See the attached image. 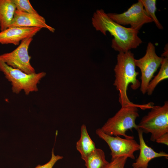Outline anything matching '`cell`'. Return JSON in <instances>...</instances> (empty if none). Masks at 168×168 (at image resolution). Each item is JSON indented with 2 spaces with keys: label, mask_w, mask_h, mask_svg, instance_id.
I'll use <instances>...</instances> for the list:
<instances>
[{
  "label": "cell",
  "mask_w": 168,
  "mask_h": 168,
  "mask_svg": "<svg viewBox=\"0 0 168 168\" xmlns=\"http://www.w3.org/2000/svg\"><path fill=\"white\" fill-rule=\"evenodd\" d=\"M93 27L104 35L109 32L114 37L111 47L119 52H125L137 48L142 41L138 36L139 31L116 22L102 9H97L91 18Z\"/></svg>",
  "instance_id": "1"
},
{
  "label": "cell",
  "mask_w": 168,
  "mask_h": 168,
  "mask_svg": "<svg viewBox=\"0 0 168 168\" xmlns=\"http://www.w3.org/2000/svg\"><path fill=\"white\" fill-rule=\"evenodd\" d=\"M135 60L134 54L130 50L119 52L117 57L113 85L119 91V101L121 106L131 102L127 95L128 85L131 84L130 87L133 90L140 86L141 82L137 79L139 73L136 70Z\"/></svg>",
  "instance_id": "2"
},
{
  "label": "cell",
  "mask_w": 168,
  "mask_h": 168,
  "mask_svg": "<svg viewBox=\"0 0 168 168\" xmlns=\"http://www.w3.org/2000/svg\"><path fill=\"white\" fill-rule=\"evenodd\" d=\"M139 106L132 102L121 106L120 109L112 117L109 118L100 128L107 134L112 136H123L126 138H134L127 135L126 132L133 128L137 130L135 123L139 116L138 107Z\"/></svg>",
  "instance_id": "3"
},
{
  "label": "cell",
  "mask_w": 168,
  "mask_h": 168,
  "mask_svg": "<svg viewBox=\"0 0 168 168\" xmlns=\"http://www.w3.org/2000/svg\"><path fill=\"white\" fill-rule=\"evenodd\" d=\"M151 108L138 126L143 133H150V140L155 142L160 137L168 133V101H165L162 106H152Z\"/></svg>",
  "instance_id": "4"
},
{
  "label": "cell",
  "mask_w": 168,
  "mask_h": 168,
  "mask_svg": "<svg viewBox=\"0 0 168 168\" xmlns=\"http://www.w3.org/2000/svg\"><path fill=\"white\" fill-rule=\"evenodd\" d=\"M0 71L8 80L11 82L13 92L18 94L22 90L26 95L38 91L37 86L41 79L46 75L44 72L28 74L16 68H13L0 59Z\"/></svg>",
  "instance_id": "5"
},
{
  "label": "cell",
  "mask_w": 168,
  "mask_h": 168,
  "mask_svg": "<svg viewBox=\"0 0 168 168\" xmlns=\"http://www.w3.org/2000/svg\"><path fill=\"white\" fill-rule=\"evenodd\" d=\"M163 58L156 54L155 46L152 43L149 42L145 55L139 59H135V66L141 71L140 90L143 94L146 93L149 83L153 77L154 74L161 66Z\"/></svg>",
  "instance_id": "6"
},
{
  "label": "cell",
  "mask_w": 168,
  "mask_h": 168,
  "mask_svg": "<svg viewBox=\"0 0 168 168\" xmlns=\"http://www.w3.org/2000/svg\"><path fill=\"white\" fill-rule=\"evenodd\" d=\"M96 133L109 146L111 150V160L123 156L135 159L134 152L139 150L140 145L134 138H123L119 136L109 135L100 128L96 130Z\"/></svg>",
  "instance_id": "7"
},
{
  "label": "cell",
  "mask_w": 168,
  "mask_h": 168,
  "mask_svg": "<svg viewBox=\"0 0 168 168\" xmlns=\"http://www.w3.org/2000/svg\"><path fill=\"white\" fill-rule=\"evenodd\" d=\"M33 39V38L24 39L12 51L0 55V59L9 66L26 73H35L34 68L30 63L31 57L28 53L29 48Z\"/></svg>",
  "instance_id": "8"
},
{
  "label": "cell",
  "mask_w": 168,
  "mask_h": 168,
  "mask_svg": "<svg viewBox=\"0 0 168 168\" xmlns=\"http://www.w3.org/2000/svg\"><path fill=\"white\" fill-rule=\"evenodd\" d=\"M107 14L111 19L117 23L122 26L129 25L130 28L138 31L144 24L153 22L139 0L122 13Z\"/></svg>",
  "instance_id": "9"
},
{
  "label": "cell",
  "mask_w": 168,
  "mask_h": 168,
  "mask_svg": "<svg viewBox=\"0 0 168 168\" xmlns=\"http://www.w3.org/2000/svg\"><path fill=\"white\" fill-rule=\"evenodd\" d=\"M13 27L45 28L52 33L55 30L54 28L46 23L44 18L39 13H28L17 10L9 27Z\"/></svg>",
  "instance_id": "10"
},
{
  "label": "cell",
  "mask_w": 168,
  "mask_h": 168,
  "mask_svg": "<svg viewBox=\"0 0 168 168\" xmlns=\"http://www.w3.org/2000/svg\"><path fill=\"white\" fill-rule=\"evenodd\" d=\"M41 29L36 27H9L0 31V44L18 45L24 39L33 38Z\"/></svg>",
  "instance_id": "11"
},
{
  "label": "cell",
  "mask_w": 168,
  "mask_h": 168,
  "mask_svg": "<svg viewBox=\"0 0 168 168\" xmlns=\"http://www.w3.org/2000/svg\"><path fill=\"white\" fill-rule=\"evenodd\" d=\"M137 130L139 141L140 153L135 161L132 164L133 168H147L149 162L154 158L161 157L168 158V154L165 152H156L148 146L143 139V132L139 128Z\"/></svg>",
  "instance_id": "12"
},
{
  "label": "cell",
  "mask_w": 168,
  "mask_h": 168,
  "mask_svg": "<svg viewBox=\"0 0 168 168\" xmlns=\"http://www.w3.org/2000/svg\"><path fill=\"white\" fill-rule=\"evenodd\" d=\"M81 136L77 142L76 147L84 161L96 149L95 143L90 138L86 125L82 124L81 128Z\"/></svg>",
  "instance_id": "13"
},
{
  "label": "cell",
  "mask_w": 168,
  "mask_h": 168,
  "mask_svg": "<svg viewBox=\"0 0 168 168\" xmlns=\"http://www.w3.org/2000/svg\"><path fill=\"white\" fill-rule=\"evenodd\" d=\"M16 10L12 0H0V30L8 28Z\"/></svg>",
  "instance_id": "14"
},
{
  "label": "cell",
  "mask_w": 168,
  "mask_h": 168,
  "mask_svg": "<svg viewBox=\"0 0 168 168\" xmlns=\"http://www.w3.org/2000/svg\"><path fill=\"white\" fill-rule=\"evenodd\" d=\"M86 168H104L109 162L105 159L104 151L96 149L84 161Z\"/></svg>",
  "instance_id": "15"
},
{
  "label": "cell",
  "mask_w": 168,
  "mask_h": 168,
  "mask_svg": "<svg viewBox=\"0 0 168 168\" xmlns=\"http://www.w3.org/2000/svg\"><path fill=\"white\" fill-rule=\"evenodd\" d=\"M160 67L158 74L151 80L148 86L146 93L149 96L152 94L160 82L168 78V57L163 58Z\"/></svg>",
  "instance_id": "16"
},
{
  "label": "cell",
  "mask_w": 168,
  "mask_h": 168,
  "mask_svg": "<svg viewBox=\"0 0 168 168\" xmlns=\"http://www.w3.org/2000/svg\"><path fill=\"white\" fill-rule=\"evenodd\" d=\"M143 6L144 8L149 17L152 20L156 27L159 29L163 28L156 15V0H139Z\"/></svg>",
  "instance_id": "17"
},
{
  "label": "cell",
  "mask_w": 168,
  "mask_h": 168,
  "mask_svg": "<svg viewBox=\"0 0 168 168\" xmlns=\"http://www.w3.org/2000/svg\"><path fill=\"white\" fill-rule=\"evenodd\" d=\"M12 1L17 11L30 13H38L33 7L29 0H12Z\"/></svg>",
  "instance_id": "18"
},
{
  "label": "cell",
  "mask_w": 168,
  "mask_h": 168,
  "mask_svg": "<svg viewBox=\"0 0 168 168\" xmlns=\"http://www.w3.org/2000/svg\"><path fill=\"white\" fill-rule=\"evenodd\" d=\"M127 159L126 156L116 158L111 160L104 168H124Z\"/></svg>",
  "instance_id": "19"
},
{
  "label": "cell",
  "mask_w": 168,
  "mask_h": 168,
  "mask_svg": "<svg viewBox=\"0 0 168 168\" xmlns=\"http://www.w3.org/2000/svg\"><path fill=\"white\" fill-rule=\"evenodd\" d=\"M63 158V156L58 155H55L53 149L50 160L46 164L42 165H38L34 168H53L56 162L58 160L62 159Z\"/></svg>",
  "instance_id": "20"
},
{
  "label": "cell",
  "mask_w": 168,
  "mask_h": 168,
  "mask_svg": "<svg viewBox=\"0 0 168 168\" xmlns=\"http://www.w3.org/2000/svg\"><path fill=\"white\" fill-rule=\"evenodd\" d=\"M157 143L168 145V133L163 135L155 141Z\"/></svg>",
  "instance_id": "21"
},
{
  "label": "cell",
  "mask_w": 168,
  "mask_h": 168,
  "mask_svg": "<svg viewBox=\"0 0 168 168\" xmlns=\"http://www.w3.org/2000/svg\"><path fill=\"white\" fill-rule=\"evenodd\" d=\"M164 52L161 55V57L163 58L168 57L167 45V46H166L164 49Z\"/></svg>",
  "instance_id": "22"
}]
</instances>
